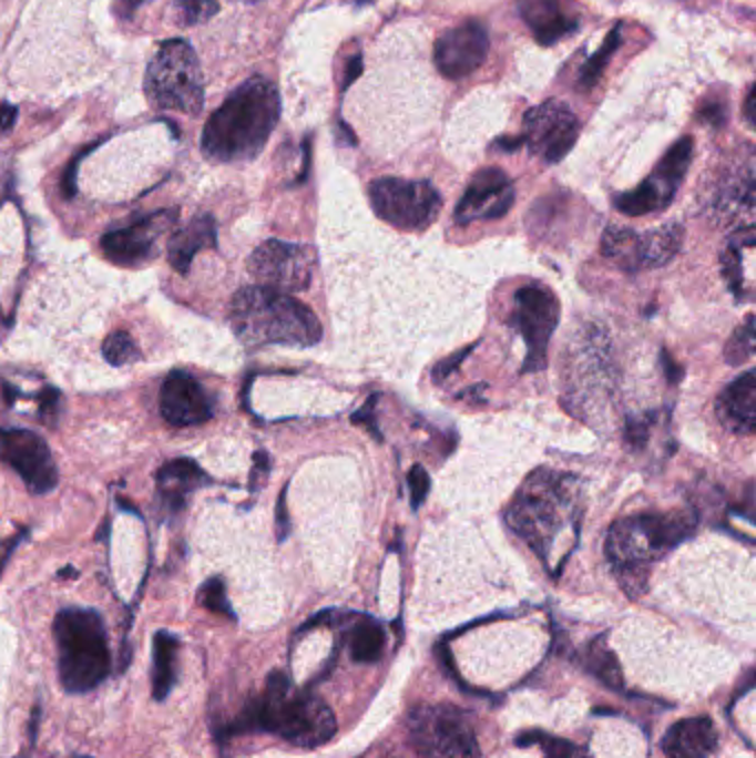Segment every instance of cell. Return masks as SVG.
<instances>
[{
	"label": "cell",
	"instance_id": "cell-13",
	"mask_svg": "<svg viewBox=\"0 0 756 758\" xmlns=\"http://www.w3.org/2000/svg\"><path fill=\"white\" fill-rule=\"evenodd\" d=\"M579 137V120L570 106L548 100L523 115V144L545 164L563 160Z\"/></svg>",
	"mask_w": 756,
	"mask_h": 758
},
{
	"label": "cell",
	"instance_id": "cell-40",
	"mask_svg": "<svg viewBox=\"0 0 756 758\" xmlns=\"http://www.w3.org/2000/svg\"><path fill=\"white\" fill-rule=\"evenodd\" d=\"M16 115H18V109L9 102H0V131H9L16 122Z\"/></svg>",
	"mask_w": 756,
	"mask_h": 758
},
{
	"label": "cell",
	"instance_id": "cell-9",
	"mask_svg": "<svg viewBox=\"0 0 756 758\" xmlns=\"http://www.w3.org/2000/svg\"><path fill=\"white\" fill-rule=\"evenodd\" d=\"M368 197L372 211L401 231H421L430 226L441 211L439 193L432 184L421 180L379 177L370 182Z\"/></svg>",
	"mask_w": 756,
	"mask_h": 758
},
{
	"label": "cell",
	"instance_id": "cell-4",
	"mask_svg": "<svg viewBox=\"0 0 756 758\" xmlns=\"http://www.w3.org/2000/svg\"><path fill=\"white\" fill-rule=\"evenodd\" d=\"M694 510L636 512L612 523L605 552L616 567L619 581L630 596H636L647 581V563L674 550L696 530Z\"/></svg>",
	"mask_w": 756,
	"mask_h": 758
},
{
	"label": "cell",
	"instance_id": "cell-14",
	"mask_svg": "<svg viewBox=\"0 0 756 758\" xmlns=\"http://www.w3.org/2000/svg\"><path fill=\"white\" fill-rule=\"evenodd\" d=\"M0 461L11 465L31 494H47L58 485V465L47 441L27 428H0Z\"/></svg>",
	"mask_w": 756,
	"mask_h": 758
},
{
	"label": "cell",
	"instance_id": "cell-43",
	"mask_svg": "<svg viewBox=\"0 0 756 758\" xmlns=\"http://www.w3.org/2000/svg\"><path fill=\"white\" fill-rule=\"evenodd\" d=\"M754 93H756V86L752 84L747 89V95H745V120L749 126H754V122H756V117H754Z\"/></svg>",
	"mask_w": 756,
	"mask_h": 758
},
{
	"label": "cell",
	"instance_id": "cell-18",
	"mask_svg": "<svg viewBox=\"0 0 756 758\" xmlns=\"http://www.w3.org/2000/svg\"><path fill=\"white\" fill-rule=\"evenodd\" d=\"M160 412L171 426H197L211 419L213 401L195 377L173 370L160 386Z\"/></svg>",
	"mask_w": 756,
	"mask_h": 758
},
{
	"label": "cell",
	"instance_id": "cell-32",
	"mask_svg": "<svg viewBox=\"0 0 756 758\" xmlns=\"http://www.w3.org/2000/svg\"><path fill=\"white\" fill-rule=\"evenodd\" d=\"M102 357L111 363V366H124V363H133L140 359V350L135 346V341L131 339L129 332L124 330H115L111 332L104 344H102Z\"/></svg>",
	"mask_w": 756,
	"mask_h": 758
},
{
	"label": "cell",
	"instance_id": "cell-26",
	"mask_svg": "<svg viewBox=\"0 0 756 758\" xmlns=\"http://www.w3.org/2000/svg\"><path fill=\"white\" fill-rule=\"evenodd\" d=\"M177 649L180 641L171 632H155L153 636V669L151 685L153 698L164 700L177 680Z\"/></svg>",
	"mask_w": 756,
	"mask_h": 758
},
{
	"label": "cell",
	"instance_id": "cell-6",
	"mask_svg": "<svg viewBox=\"0 0 756 758\" xmlns=\"http://www.w3.org/2000/svg\"><path fill=\"white\" fill-rule=\"evenodd\" d=\"M53 638L58 647V674L67 692H89L109 676V641L95 610H60L53 618Z\"/></svg>",
	"mask_w": 756,
	"mask_h": 758
},
{
	"label": "cell",
	"instance_id": "cell-41",
	"mask_svg": "<svg viewBox=\"0 0 756 758\" xmlns=\"http://www.w3.org/2000/svg\"><path fill=\"white\" fill-rule=\"evenodd\" d=\"M661 357H663V368H665V375H667V379H670V381H678V377L683 375V368H681V366H676V363H674V359H672L670 355H665V350H663V355H661Z\"/></svg>",
	"mask_w": 756,
	"mask_h": 758
},
{
	"label": "cell",
	"instance_id": "cell-3",
	"mask_svg": "<svg viewBox=\"0 0 756 758\" xmlns=\"http://www.w3.org/2000/svg\"><path fill=\"white\" fill-rule=\"evenodd\" d=\"M251 729L273 731L299 747H317L335 736L337 723L333 709L319 696L297 689L286 674L273 672L262 696L253 698L228 723L224 736Z\"/></svg>",
	"mask_w": 756,
	"mask_h": 758
},
{
	"label": "cell",
	"instance_id": "cell-11",
	"mask_svg": "<svg viewBox=\"0 0 756 758\" xmlns=\"http://www.w3.org/2000/svg\"><path fill=\"white\" fill-rule=\"evenodd\" d=\"M692 151H694V142L692 137H681L676 140L670 151L661 157V162L656 164L654 173L650 177H645L634 191L621 193L614 197V206L623 213V215H647V213H656L661 208H665L678 184L683 182L687 166L692 162Z\"/></svg>",
	"mask_w": 756,
	"mask_h": 758
},
{
	"label": "cell",
	"instance_id": "cell-10",
	"mask_svg": "<svg viewBox=\"0 0 756 758\" xmlns=\"http://www.w3.org/2000/svg\"><path fill=\"white\" fill-rule=\"evenodd\" d=\"M315 270V250L304 244L268 239L248 257V273L257 286L279 293H297L310 286Z\"/></svg>",
	"mask_w": 756,
	"mask_h": 758
},
{
	"label": "cell",
	"instance_id": "cell-5",
	"mask_svg": "<svg viewBox=\"0 0 756 758\" xmlns=\"http://www.w3.org/2000/svg\"><path fill=\"white\" fill-rule=\"evenodd\" d=\"M228 319L235 337L248 346L284 344L313 346L321 339L319 319L310 308L290 297L264 286H246L231 299Z\"/></svg>",
	"mask_w": 756,
	"mask_h": 758
},
{
	"label": "cell",
	"instance_id": "cell-42",
	"mask_svg": "<svg viewBox=\"0 0 756 758\" xmlns=\"http://www.w3.org/2000/svg\"><path fill=\"white\" fill-rule=\"evenodd\" d=\"M361 73V55H355L348 66H346V80H344V86H348L357 75Z\"/></svg>",
	"mask_w": 756,
	"mask_h": 758
},
{
	"label": "cell",
	"instance_id": "cell-27",
	"mask_svg": "<svg viewBox=\"0 0 756 758\" xmlns=\"http://www.w3.org/2000/svg\"><path fill=\"white\" fill-rule=\"evenodd\" d=\"M601 250L607 259H612L619 268L627 273H638V233L625 226H610L603 233Z\"/></svg>",
	"mask_w": 756,
	"mask_h": 758
},
{
	"label": "cell",
	"instance_id": "cell-20",
	"mask_svg": "<svg viewBox=\"0 0 756 758\" xmlns=\"http://www.w3.org/2000/svg\"><path fill=\"white\" fill-rule=\"evenodd\" d=\"M716 414L725 428L738 434L756 430V375L743 372L716 399Z\"/></svg>",
	"mask_w": 756,
	"mask_h": 758
},
{
	"label": "cell",
	"instance_id": "cell-44",
	"mask_svg": "<svg viewBox=\"0 0 756 758\" xmlns=\"http://www.w3.org/2000/svg\"><path fill=\"white\" fill-rule=\"evenodd\" d=\"M523 144V140L521 137H499L497 140V148H503V151H514V148H519Z\"/></svg>",
	"mask_w": 756,
	"mask_h": 758
},
{
	"label": "cell",
	"instance_id": "cell-25",
	"mask_svg": "<svg viewBox=\"0 0 756 758\" xmlns=\"http://www.w3.org/2000/svg\"><path fill=\"white\" fill-rule=\"evenodd\" d=\"M685 231L678 222L663 224L654 231L638 235V266L643 268H661L674 259V255L683 246Z\"/></svg>",
	"mask_w": 756,
	"mask_h": 758
},
{
	"label": "cell",
	"instance_id": "cell-21",
	"mask_svg": "<svg viewBox=\"0 0 756 758\" xmlns=\"http://www.w3.org/2000/svg\"><path fill=\"white\" fill-rule=\"evenodd\" d=\"M754 226H743L723 246L721 268L727 286L738 299H749L754 290Z\"/></svg>",
	"mask_w": 756,
	"mask_h": 758
},
{
	"label": "cell",
	"instance_id": "cell-36",
	"mask_svg": "<svg viewBox=\"0 0 756 758\" xmlns=\"http://www.w3.org/2000/svg\"><path fill=\"white\" fill-rule=\"evenodd\" d=\"M60 410H62V395L58 388L47 386L38 392V419L47 426V428H55L58 419H60Z\"/></svg>",
	"mask_w": 756,
	"mask_h": 758
},
{
	"label": "cell",
	"instance_id": "cell-22",
	"mask_svg": "<svg viewBox=\"0 0 756 758\" xmlns=\"http://www.w3.org/2000/svg\"><path fill=\"white\" fill-rule=\"evenodd\" d=\"M718 745V731L707 716L683 718L663 736V751L670 758H707Z\"/></svg>",
	"mask_w": 756,
	"mask_h": 758
},
{
	"label": "cell",
	"instance_id": "cell-33",
	"mask_svg": "<svg viewBox=\"0 0 756 758\" xmlns=\"http://www.w3.org/2000/svg\"><path fill=\"white\" fill-rule=\"evenodd\" d=\"M197 603L204 605L206 610L215 612V614H224L228 618H235V612L231 610L228 598H226L224 581L219 576H213L206 583H202V587L197 590Z\"/></svg>",
	"mask_w": 756,
	"mask_h": 758
},
{
	"label": "cell",
	"instance_id": "cell-15",
	"mask_svg": "<svg viewBox=\"0 0 756 758\" xmlns=\"http://www.w3.org/2000/svg\"><path fill=\"white\" fill-rule=\"evenodd\" d=\"M177 217L180 208H164L137 219L135 224L109 231L100 239L102 253L118 266H142L153 257L157 237L171 231L177 224Z\"/></svg>",
	"mask_w": 756,
	"mask_h": 758
},
{
	"label": "cell",
	"instance_id": "cell-34",
	"mask_svg": "<svg viewBox=\"0 0 756 758\" xmlns=\"http://www.w3.org/2000/svg\"><path fill=\"white\" fill-rule=\"evenodd\" d=\"M173 7H175L177 22H182L186 27L202 24L219 11L217 0H175Z\"/></svg>",
	"mask_w": 756,
	"mask_h": 758
},
{
	"label": "cell",
	"instance_id": "cell-39",
	"mask_svg": "<svg viewBox=\"0 0 756 758\" xmlns=\"http://www.w3.org/2000/svg\"><path fill=\"white\" fill-rule=\"evenodd\" d=\"M22 541V534H13L9 539H0V574L9 561V556L13 554V550L18 547V543Z\"/></svg>",
	"mask_w": 756,
	"mask_h": 758
},
{
	"label": "cell",
	"instance_id": "cell-30",
	"mask_svg": "<svg viewBox=\"0 0 756 758\" xmlns=\"http://www.w3.org/2000/svg\"><path fill=\"white\" fill-rule=\"evenodd\" d=\"M517 745H539L545 758H583V751L576 745L543 731H525L517 738Z\"/></svg>",
	"mask_w": 756,
	"mask_h": 758
},
{
	"label": "cell",
	"instance_id": "cell-29",
	"mask_svg": "<svg viewBox=\"0 0 756 758\" xmlns=\"http://www.w3.org/2000/svg\"><path fill=\"white\" fill-rule=\"evenodd\" d=\"M619 44H621V24H614L612 31L607 33V38L603 40V44L599 47V51L592 53V55L585 60V64L581 66L576 86H581L583 91L592 89V86L599 82L603 69L607 66V62H610V58L614 55V51L619 49Z\"/></svg>",
	"mask_w": 756,
	"mask_h": 758
},
{
	"label": "cell",
	"instance_id": "cell-2",
	"mask_svg": "<svg viewBox=\"0 0 756 758\" xmlns=\"http://www.w3.org/2000/svg\"><path fill=\"white\" fill-rule=\"evenodd\" d=\"M279 93L266 78L242 82L211 113L202 131V151L215 162L253 160L279 120Z\"/></svg>",
	"mask_w": 756,
	"mask_h": 758
},
{
	"label": "cell",
	"instance_id": "cell-16",
	"mask_svg": "<svg viewBox=\"0 0 756 758\" xmlns=\"http://www.w3.org/2000/svg\"><path fill=\"white\" fill-rule=\"evenodd\" d=\"M488 31L481 22L468 20L446 31L435 42V64L448 80H459L479 69L488 55Z\"/></svg>",
	"mask_w": 756,
	"mask_h": 758
},
{
	"label": "cell",
	"instance_id": "cell-7",
	"mask_svg": "<svg viewBox=\"0 0 756 758\" xmlns=\"http://www.w3.org/2000/svg\"><path fill=\"white\" fill-rule=\"evenodd\" d=\"M144 89L153 106L195 115L204 102L202 71L195 51L184 40H166L149 62Z\"/></svg>",
	"mask_w": 756,
	"mask_h": 758
},
{
	"label": "cell",
	"instance_id": "cell-31",
	"mask_svg": "<svg viewBox=\"0 0 756 758\" xmlns=\"http://www.w3.org/2000/svg\"><path fill=\"white\" fill-rule=\"evenodd\" d=\"M754 344H756V339H754V317L747 315L743 326H738L734 330V335L729 337V341L725 346V361L732 363V366L745 363L754 355Z\"/></svg>",
	"mask_w": 756,
	"mask_h": 758
},
{
	"label": "cell",
	"instance_id": "cell-19",
	"mask_svg": "<svg viewBox=\"0 0 756 758\" xmlns=\"http://www.w3.org/2000/svg\"><path fill=\"white\" fill-rule=\"evenodd\" d=\"M208 483L206 472L193 459H173L164 463L155 474L157 485V501L164 512L177 514L193 490Z\"/></svg>",
	"mask_w": 756,
	"mask_h": 758
},
{
	"label": "cell",
	"instance_id": "cell-23",
	"mask_svg": "<svg viewBox=\"0 0 756 758\" xmlns=\"http://www.w3.org/2000/svg\"><path fill=\"white\" fill-rule=\"evenodd\" d=\"M517 11L543 47L559 42L579 27L574 18L561 11V0H517Z\"/></svg>",
	"mask_w": 756,
	"mask_h": 758
},
{
	"label": "cell",
	"instance_id": "cell-12",
	"mask_svg": "<svg viewBox=\"0 0 756 758\" xmlns=\"http://www.w3.org/2000/svg\"><path fill=\"white\" fill-rule=\"evenodd\" d=\"M559 301L545 286H523L514 293V308L510 324L521 332L528 344L525 372H537L545 366V348L559 324Z\"/></svg>",
	"mask_w": 756,
	"mask_h": 758
},
{
	"label": "cell",
	"instance_id": "cell-45",
	"mask_svg": "<svg viewBox=\"0 0 756 758\" xmlns=\"http://www.w3.org/2000/svg\"><path fill=\"white\" fill-rule=\"evenodd\" d=\"M120 2H122L124 11H129V13H131V11H135L137 7H142L144 2H149V0H120Z\"/></svg>",
	"mask_w": 756,
	"mask_h": 758
},
{
	"label": "cell",
	"instance_id": "cell-8",
	"mask_svg": "<svg viewBox=\"0 0 756 758\" xmlns=\"http://www.w3.org/2000/svg\"><path fill=\"white\" fill-rule=\"evenodd\" d=\"M408 736L423 758H479L468 716L450 705H421L408 716Z\"/></svg>",
	"mask_w": 756,
	"mask_h": 758
},
{
	"label": "cell",
	"instance_id": "cell-1",
	"mask_svg": "<svg viewBox=\"0 0 756 758\" xmlns=\"http://www.w3.org/2000/svg\"><path fill=\"white\" fill-rule=\"evenodd\" d=\"M508 525L530 543L541 556L550 559L559 539L576 543L581 530V488L570 474L548 468L534 470L505 512Z\"/></svg>",
	"mask_w": 756,
	"mask_h": 758
},
{
	"label": "cell",
	"instance_id": "cell-37",
	"mask_svg": "<svg viewBox=\"0 0 756 758\" xmlns=\"http://www.w3.org/2000/svg\"><path fill=\"white\" fill-rule=\"evenodd\" d=\"M696 117L703 122V124H709L714 129H721L725 122H727V104L723 100H707L698 106L696 111Z\"/></svg>",
	"mask_w": 756,
	"mask_h": 758
},
{
	"label": "cell",
	"instance_id": "cell-24",
	"mask_svg": "<svg viewBox=\"0 0 756 758\" xmlns=\"http://www.w3.org/2000/svg\"><path fill=\"white\" fill-rule=\"evenodd\" d=\"M215 246H217L215 219L211 215H195L184 228H180L171 235L168 246H166L168 264L180 275H186L197 250L215 248Z\"/></svg>",
	"mask_w": 756,
	"mask_h": 758
},
{
	"label": "cell",
	"instance_id": "cell-17",
	"mask_svg": "<svg viewBox=\"0 0 756 758\" xmlns=\"http://www.w3.org/2000/svg\"><path fill=\"white\" fill-rule=\"evenodd\" d=\"M514 202V188L510 177L497 168L488 166L472 175L466 193L461 195L454 219L468 224L474 219H497L510 211Z\"/></svg>",
	"mask_w": 756,
	"mask_h": 758
},
{
	"label": "cell",
	"instance_id": "cell-38",
	"mask_svg": "<svg viewBox=\"0 0 756 758\" xmlns=\"http://www.w3.org/2000/svg\"><path fill=\"white\" fill-rule=\"evenodd\" d=\"M408 485H410V499L412 508H419L430 490V477L421 465H412L408 472Z\"/></svg>",
	"mask_w": 756,
	"mask_h": 758
},
{
	"label": "cell",
	"instance_id": "cell-46",
	"mask_svg": "<svg viewBox=\"0 0 756 758\" xmlns=\"http://www.w3.org/2000/svg\"><path fill=\"white\" fill-rule=\"evenodd\" d=\"M69 576H78V570H73V567L60 570V578H69Z\"/></svg>",
	"mask_w": 756,
	"mask_h": 758
},
{
	"label": "cell",
	"instance_id": "cell-28",
	"mask_svg": "<svg viewBox=\"0 0 756 758\" xmlns=\"http://www.w3.org/2000/svg\"><path fill=\"white\" fill-rule=\"evenodd\" d=\"M348 649L357 663H375L384 652V629L372 618L357 621L348 632Z\"/></svg>",
	"mask_w": 756,
	"mask_h": 758
},
{
	"label": "cell",
	"instance_id": "cell-35",
	"mask_svg": "<svg viewBox=\"0 0 756 758\" xmlns=\"http://www.w3.org/2000/svg\"><path fill=\"white\" fill-rule=\"evenodd\" d=\"M590 669L601 678L605 680L607 685H616L621 687V672H619V665H616V658L612 656V652H607L601 643H594L590 647Z\"/></svg>",
	"mask_w": 756,
	"mask_h": 758
}]
</instances>
